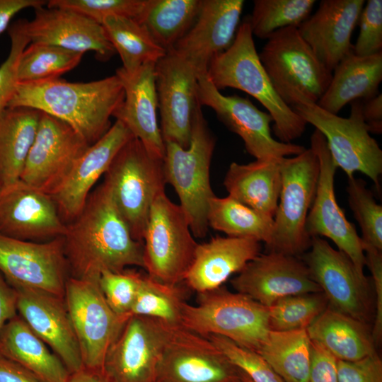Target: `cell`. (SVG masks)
Returning <instances> with one entry per match:
<instances>
[{"instance_id":"17","label":"cell","mask_w":382,"mask_h":382,"mask_svg":"<svg viewBox=\"0 0 382 382\" xmlns=\"http://www.w3.org/2000/svg\"><path fill=\"white\" fill-rule=\"evenodd\" d=\"M154 382H241L233 366L207 337L175 327L163 350Z\"/></svg>"},{"instance_id":"35","label":"cell","mask_w":382,"mask_h":382,"mask_svg":"<svg viewBox=\"0 0 382 382\" xmlns=\"http://www.w3.org/2000/svg\"><path fill=\"white\" fill-rule=\"evenodd\" d=\"M102 26L110 42L122 62V68L133 73L146 63H156L167 53L137 20L109 16Z\"/></svg>"},{"instance_id":"10","label":"cell","mask_w":382,"mask_h":382,"mask_svg":"<svg viewBox=\"0 0 382 382\" xmlns=\"http://www.w3.org/2000/svg\"><path fill=\"white\" fill-rule=\"evenodd\" d=\"M180 205L160 194L153 202L143 237L144 269L160 283L176 286L194 258L198 243Z\"/></svg>"},{"instance_id":"44","label":"cell","mask_w":382,"mask_h":382,"mask_svg":"<svg viewBox=\"0 0 382 382\" xmlns=\"http://www.w3.org/2000/svg\"><path fill=\"white\" fill-rule=\"evenodd\" d=\"M226 359L253 382H284L255 351L216 335L207 336Z\"/></svg>"},{"instance_id":"47","label":"cell","mask_w":382,"mask_h":382,"mask_svg":"<svg viewBox=\"0 0 382 382\" xmlns=\"http://www.w3.org/2000/svg\"><path fill=\"white\" fill-rule=\"evenodd\" d=\"M357 25L359 33L354 54L361 57L382 52V1L369 0L364 4Z\"/></svg>"},{"instance_id":"15","label":"cell","mask_w":382,"mask_h":382,"mask_svg":"<svg viewBox=\"0 0 382 382\" xmlns=\"http://www.w3.org/2000/svg\"><path fill=\"white\" fill-rule=\"evenodd\" d=\"M304 255L312 279L325 296L328 306L366 323L371 313L370 287L349 257L320 237L311 238Z\"/></svg>"},{"instance_id":"3","label":"cell","mask_w":382,"mask_h":382,"mask_svg":"<svg viewBox=\"0 0 382 382\" xmlns=\"http://www.w3.org/2000/svg\"><path fill=\"white\" fill-rule=\"evenodd\" d=\"M207 75L219 91L236 88L258 100L272 116L279 141L291 143L306 130L307 123L274 90L260 60L248 18L239 25L229 48L211 60Z\"/></svg>"},{"instance_id":"22","label":"cell","mask_w":382,"mask_h":382,"mask_svg":"<svg viewBox=\"0 0 382 382\" xmlns=\"http://www.w3.org/2000/svg\"><path fill=\"white\" fill-rule=\"evenodd\" d=\"M132 137L129 130L116 120L103 137L76 159L64 180L51 195L64 221L69 223L81 213L93 187Z\"/></svg>"},{"instance_id":"50","label":"cell","mask_w":382,"mask_h":382,"mask_svg":"<svg viewBox=\"0 0 382 382\" xmlns=\"http://www.w3.org/2000/svg\"><path fill=\"white\" fill-rule=\"evenodd\" d=\"M308 382H338L337 359L312 342Z\"/></svg>"},{"instance_id":"27","label":"cell","mask_w":382,"mask_h":382,"mask_svg":"<svg viewBox=\"0 0 382 382\" xmlns=\"http://www.w3.org/2000/svg\"><path fill=\"white\" fill-rule=\"evenodd\" d=\"M156 63H146L133 73L122 67L116 70L125 96L114 113L153 156L163 159L165 143L158 125V98L155 81Z\"/></svg>"},{"instance_id":"26","label":"cell","mask_w":382,"mask_h":382,"mask_svg":"<svg viewBox=\"0 0 382 382\" xmlns=\"http://www.w3.org/2000/svg\"><path fill=\"white\" fill-rule=\"evenodd\" d=\"M364 0H323L317 11L297 27L320 62L331 72L352 50L351 38Z\"/></svg>"},{"instance_id":"54","label":"cell","mask_w":382,"mask_h":382,"mask_svg":"<svg viewBox=\"0 0 382 382\" xmlns=\"http://www.w3.org/2000/svg\"><path fill=\"white\" fill-rule=\"evenodd\" d=\"M0 382H40L18 363L0 354Z\"/></svg>"},{"instance_id":"41","label":"cell","mask_w":382,"mask_h":382,"mask_svg":"<svg viewBox=\"0 0 382 382\" xmlns=\"http://www.w3.org/2000/svg\"><path fill=\"white\" fill-rule=\"evenodd\" d=\"M328 305L323 292L282 298L268 307L270 329L279 331L306 329Z\"/></svg>"},{"instance_id":"24","label":"cell","mask_w":382,"mask_h":382,"mask_svg":"<svg viewBox=\"0 0 382 382\" xmlns=\"http://www.w3.org/2000/svg\"><path fill=\"white\" fill-rule=\"evenodd\" d=\"M243 5V0H202L195 23L171 51L198 74L207 72L211 60L232 45Z\"/></svg>"},{"instance_id":"2","label":"cell","mask_w":382,"mask_h":382,"mask_svg":"<svg viewBox=\"0 0 382 382\" xmlns=\"http://www.w3.org/2000/svg\"><path fill=\"white\" fill-rule=\"evenodd\" d=\"M125 96L115 74L90 82H69L59 78L18 83L8 108H29L69 125L89 145L110 128V117Z\"/></svg>"},{"instance_id":"43","label":"cell","mask_w":382,"mask_h":382,"mask_svg":"<svg viewBox=\"0 0 382 382\" xmlns=\"http://www.w3.org/2000/svg\"><path fill=\"white\" fill-rule=\"evenodd\" d=\"M148 0H50L47 7L77 12L102 25L109 16H123L139 21Z\"/></svg>"},{"instance_id":"5","label":"cell","mask_w":382,"mask_h":382,"mask_svg":"<svg viewBox=\"0 0 382 382\" xmlns=\"http://www.w3.org/2000/svg\"><path fill=\"white\" fill-rule=\"evenodd\" d=\"M196 305L185 302L181 326L207 337L220 335L257 352L268 332V308L222 286L197 295Z\"/></svg>"},{"instance_id":"11","label":"cell","mask_w":382,"mask_h":382,"mask_svg":"<svg viewBox=\"0 0 382 382\" xmlns=\"http://www.w3.org/2000/svg\"><path fill=\"white\" fill-rule=\"evenodd\" d=\"M64 301L83 367L103 372L106 354L129 318L120 316L110 308L99 280L69 277Z\"/></svg>"},{"instance_id":"57","label":"cell","mask_w":382,"mask_h":382,"mask_svg":"<svg viewBox=\"0 0 382 382\" xmlns=\"http://www.w3.org/2000/svg\"><path fill=\"white\" fill-rule=\"evenodd\" d=\"M1 189H2V186H1V182H0V192H1Z\"/></svg>"},{"instance_id":"28","label":"cell","mask_w":382,"mask_h":382,"mask_svg":"<svg viewBox=\"0 0 382 382\" xmlns=\"http://www.w3.org/2000/svg\"><path fill=\"white\" fill-rule=\"evenodd\" d=\"M260 242L244 238L216 236L198 243L183 282L203 293L216 289L260 253Z\"/></svg>"},{"instance_id":"13","label":"cell","mask_w":382,"mask_h":382,"mask_svg":"<svg viewBox=\"0 0 382 382\" xmlns=\"http://www.w3.org/2000/svg\"><path fill=\"white\" fill-rule=\"evenodd\" d=\"M0 272L13 288L33 289L64 298L69 272L64 237L41 242L0 233Z\"/></svg>"},{"instance_id":"32","label":"cell","mask_w":382,"mask_h":382,"mask_svg":"<svg viewBox=\"0 0 382 382\" xmlns=\"http://www.w3.org/2000/svg\"><path fill=\"white\" fill-rule=\"evenodd\" d=\"M306 331L312 342L337 360L357 361L376 352L366 323L337 311L328 305Z\"/></svg>"},{"instance_id":"51","label":"cell","mask_w":382,"mask_h":382,"mask_svg":"<svg viewBox=\"0 0 382 382\" xmlns=\"http://www.w3.org/2000/svg\"><path fill=\"white\" fill-rule=\"evenodd\" d=\"M17 292L0 272V332L4 325L18 315Z\"/></svg>"},{"instance_id":"14","label":"cell","mask_w":382,"mask_h":382,"mask_svg":"<svg viewBox=\"0 0 382 382\" xmlns=\"http://www.w3.org/2000/svg\"><path fill=\"white\" fill-rule=\"evenodd\" d=\"M175 327L156 318L131 316L106 354L103 373L111 382H154Z\"/></svg>"},{"instance_id":"48","label":"cell","mask_w":382,"mask_h":382,"mask_svg":"<svg viewBox=\"0 0 382 382\" xmlns=\"http://www.w3.org/2000/svg\"><path fill=\"white\" fill-rule=\"evenodd\" d=\"M338 382H382V361L376 352L357 361L337 359Z\"/></svg>"},{"instance_id":"53","label":"cell","mask_w":382,"mask_h":382,"mask_svg":"<svg viewBox=\"0 0 382 382\" xmlns=\"http://www.w3.org/2000/svg\"><path fill=\"white\" fill-rule=\"evenodd\" d=\"M362 113L369 132L380 134L382 132V94L362 100Z\"/></svg>"},{"instance_id":"39","label":"cell","mask_w":382,"mask_h":382,"mask_svg":"<svg viewBox=\"0 0 382 382\" xmlns=\"http://www.w3.org/2000/svg\"><path fill=\"white\" fill-rule=\"evenodd\" d=\"M315 0H255L248 17L253 35L267 40L275 31L297 28L310 16Z\"/></svg>"},{"instance_id":"20","label":"cell","mask_w":382,"mask_h":382,"mask_svg":"<svg viewBox=\"0 0 382 382\" xmlns=\"http://www.w3.org/2000/svg\"><path fill=\"white\" fill-rule=\"evenodd\" d=\"M231 284L236 292L267 308L286 296L322 292L299 257L274 251L260 253Z\"/></svg>"},{"instance_id":"29","label":"cell","mask_w":382,"mask_h":382,"mask_svg":"<svg viewBox=\"0 0 382 382\" xmlns=\"http://www.w3.org/2000/svg\"><path fill=\"white\" fill-rule=\"evenodd\" d=\"M282 158L231 163L224 180L228 196L274 219L282 187Z\"/></svg>"},{"instance_id":"16","label":"cell","mask_w":382,"mask_h":382,"mask_svg":"<svg viewBox=\"0 0 382 382\" xmlns=\"http://www.w3.org/2000/svg\"><path fill=\"white\" fill-rule=\"evenodd\" d=\"M310 141L320 170L315 198L306 219V231L311 238L325 236L330 239L349 257L358 272L365 276L366 258L361 237L336 200L334 182L337 168L324 136L318 130L313 131Z\"/></svg>"},{"instance_id":"56","label":"cell","mask_w":382,"mask_h":382,"mask_svg":"<svg viewBox=\"0 0 382 382\" xmlns=\"http://www.w3.org/2000/svg\"><path fill=\"white\" fill-rule=\"evenodd\" d=\"M240 371V370H239ZM241 372V382H253L244 373Z\"/></svg>"},{"instance_id":"45","label":"cell","mask_w":382,"mask_h":382,"mask_svg":"<svg viewBox=\"0 0 382 382\" xmlns=\"http://www.w3.org/2000/svg\"><path fill=\"white\" fill-rule=\"evenodd\" d=\"M143 273L125 269L120 272H103L99 285L110 308L118 316L129 318Z\"/></svg>"},{"instance_id":"40","label":"cell","mask_w":382,"mask_h":382,"mask_svg":"<svg viewBox=\"0 0 382 382\" xmlns=\"http://www.w3.org/2000/svg\"><path fill=\"white\" fill-rule=\"evenodd\" d=\"M180 284L170 286L143 274L131 316L156 318L172 326H181L185 301Z\"/></svg>"},{"instance_id":"8","label":"cell","mask_w":382,"mask_h":382,"mask_svg":"<svg viewBox=\"0 0 382 382\" xmlns=\"http://www.w3.org/2000/svg\"><path fill=\"white\" fill-rule=\"evenodd\" d=\"M319 161L310 147L281 159L282 187L267 252L299 257L311 246L306 229L319 176Z\"/></svg>"},{"instance_id":"49","label":"cell","mask_w":382,"mask_h":382,"mask_svg":"<svg viewBox=\"0 0 382 382\" xmlns=\"http://www.w3.org/2000/svg\"><path fill=\"white\" fill-rule=\"evenodd\" d=\"M362 246L366 265L368 266L372 275L375 293L376 313L371 335L376 346L382 336V250L364 243Z\"/></svg>"},{"instance_id":"9","label":"cell","mask_w":382,"mask_h":382,"mask_svg":"<svg viewBox=\"0 0 382 382\" xmlns=\"http://www.w3.org/2000/svg\"><path fill=\"white\" fill-rule=\"evenodd\" d=\"M362 105L361 100L351 102L348 117L326 111L316 103L300 102L291 108L324 136L337 168H340L348 178L354 176L357 171L361 172L378 187L382 150L365 124Z\"/></svg>"},{"instance_id":"31","label":"cell","mask_w":382,"mask_h":382,"mask_svg":"<svg viewBox=\"0 0 382 382\" xmlns=\"http://www.w3.org/2000/svg\"><path fill=\"white\" fill-rule=\"evenodd\" d=\"M0 354L22 366L40 382H66L70 374L18 314L0 332Z\"/></svg>"},{"instance_id":"38","label":"cell","mask_w":382,"mask_h":382,"mask_svg":"<svg viewBox=\"0 0 382 382\" xmlns=\"http://www.w3.org/2000/svg\"><path fill=\"white\" fill-rule=\"evenodd\" d=\"M83 54L58 46L31 43L23 50L18 64V83L58 79L75 68Z\"/></svg>"},{"instance_id":"12","label":"cell","mask_w":382,"mask_h":382,"mask_svg":"<svg viewBox=\"0 0 382 382\" xmlns=\"http://www.w3.org/2000/svg\"><path fill=\"white\" fill-rule=\"evenodd\" d=\"M197 98L199 105L211 108L218 119L243 141L248 154L257 160L296 156L304 146L284 143L272 136V116L259 110L248 98L224 96L209 79L207 72L198 74Z\"/></svg>"},{"instance_id":"7","label":"cell","mask_w":382,"mask_h":382,"mask_svg":"<svg viewBox=\"0 0 382 382\" xmlns=\"http://www.w3.org/2000/svg\"><path fill=\"white\" fill-rule=\"evenodd\" d=\"M258 55L274 90L290 108L300 102L317 103L331 81L332 72L296 27L273 33Z\"/></svg>"},{"instance_id":"4","label":"cell","mask_w":382,"mask_h":382,"mask_svg":"<svg viewBox=\"0 0 382 382\" xmlns=\"http://www.w3.org/2000/svg\"><path fill=\"white\" fill-rule=\"evenodd\" d=\"M216 139L209 128L202 107L197 106L192 122L189 146L165 143L163 158L166 183L175 190L194 236L204 238L209 231L210 199L215 195L209 170Z\"/></svg>"},{"instance_id":"21","label":"cell","mask_w":382,"mask_h":382,"mask_svg":"<svg viewBox=\"0 0 382 382\" xmlns=\"http://www.w3.org/2000/svg\"><path fill=\"white\" fill-rule=\"evenodd\" d=\"M66 224L53 198L21 180L0 192V233L30 241L64 236Z\"/></svg>"},{"instance_id":"6","label":"cell","mask_w":382,"mask_h":382,"mask_svg":"<svg viewBox=\"0 0 382 382\" xmlns=\"http://www.w3.org/2000/svg\"><path fill=\"white\" fill-rule=\"evenodd\" d=\"M104 175L103 182L133 238L143 243L151 207L165 192L163 159L153 156L132 137L118 151Z\"/></svg>"},{"instance_id":"1","label":"cell","mask_w":382,"mask_h":382,"mask_svg":"<svg viewBox=\"0 0 382 382\" xmlns=\"http://www.w3.org/2000/svg\"><path fill=\"white\" fill-rule=\"evenodd\" d=\"M63 237L69 277L99 280L105 271L144 268L143 243L133 238L104 182L90 193L81 213L66 223Z\"/></svg>"},{"instance_id":"33","label":"cell","mask_w":382,"mask_h":382,"mask_svg":"<svg viewBox=\"0 0 382 382\" xmlns=\"http://www.w3.org/2000/svg\"><path fill=\"white\" fill-rule=\"evenodd\" d=\"M41 112L7 108L0 114V182L2 187L18 180L34 141Z\"/></svg>"},{"instance_id":"52","label":"cell","mask_w":382,"mask_h":382,"mask_svg":"<svg viewBox=\"0 0 382 382\" xmlns=\"http://www.w3.org/2000/svg\"><path fill=\"white\" fill-rule=\"evenodd\" d=\"M44 0H0V35L9 26L11 19L21 11L43 6Z\"/></svg>"},{"instance_id":"18","label":"cell","mask_w":382,"mask_h":382,"mask_svg":"<svg viewBox=\"0 0 382 382\" xmlns=\"http://www.w3.org/2000/svg\"><path fill=\"white\" fill-rule=\"evenodd\" d=\"M197 77V70L174 52H168L156 63V89L164 143L189 146L193 115L199 104Z\"/></svg>"},{"instance_id":"46","label":"cell","mask_w":382,"mask_h":382,"mask_svg":"<svg viewBox=\"0 0 382 382\" xmlns=\"http://www.w3.org/2000/svg\"><path fill=\"white\" fill-rule=\"evenodd\" d=\"M11 47L8 57L0 65V114L6 110L18 84V69L21 56L30 43L25 33L23 20L8 27Z\"/></svg>"},{"instance_id":"25","label":"cell","mask_w":382,"mask_h":382,"mask_svg":"<svg viewBox=\"0 0 382 382\" xmlns=\"http://www.w3.org/2000/svg\"><path fill=\"white\" fill-rule=\"evenodd\" d=\"M34 10L32 21L23 20L30 43L55 45L82 54L92 51L102 61L115 54L103 27L94 21L64 8L43 6Z\"/></svg>"},{"instance_id":"55","label":"cell","mask_w":382,"mask_h":382,"mask_svg":"<svg viewBox=\"0 0 382 382\" xmlns=\"http://www.w3.org/2000/svg\"><path fill=\"white\" fill-rule=\"evenodd\" d=\"M66 382H111L102 371L82 367L71 373Z\"/></svg>"},{"instance_id":"36","label":"cell","mask_w":382,"mask_h":382,"mask_svg":"<svg viewBox=\"0 0 382 382\" xmlns=\"http://www.w3.org/2000/svg\"><path fill=\"white\" fill-rule=\"evenodd\" d=\"M201 4L202 0H148L138 21L168 52L192 28Z\"/></svg>"},{"instance_id":"23","label":"cell","mask_w":382,"mask_h":382,"mask_svg":"<svg viewBox=\"0 0 382 382\" xmlns=\"http://www.w3.org/2000/svg\"><path fill=\"white\" fill-rule=\"evenodd\" d=\"M14 289L18 314L31 330L52 349L70 374L83 367L64 298L33 289Z\"/></svg>"},{"instance_id":"34","label":"cell","mask_w":382,"mask_h":382,"mask_svg":"<svg viewBox=\"0 0 382 382\" xmlns=\"http://www.w3.org/2000/svg\"><path fill=\"white\" fill-rule=\"evenodd\" d=\"M257 352L284 382H308L311 341L306 329L270 330Z\"/></svg>"},{"instance_id":"19","label":"cell","mask_w":382,"mask_h":382,"mask_svg":"<svg viewBox=\"0 0 382 382\" xmlns=\"http://www.w3.org/2000/svg\"><path fill=\"white\" fill-rule=\"evenodd\" d=\"M88 146L69 125L41 112L20 180L51 195Z\"/></svg>"},{"instance_id":"37","label":"cell","mask_w":382,"mask_h":382,"mask_svg":"<svg viewBox=\"0 0 382 382\" xmlns=\"http://www.w3.org/2000/svg\"><path fill=\"white\" fill-rule=\"evenodd\" d=\"M207 220L209 227L227 236L251 238L264 242L271 241L274 219L253 209L228 195H214L209 201Z\"/></svg>"},{"instance_id":"30","label":"cell","mask_w":382,"mask_h":382,"mask_svg":"<svg viewBox=\"0 0 382 382\" xmlns=\"http://www.w3.org/2000/svg\"><path fill=\"white\" fill-rule=\"evenodd\" d=\"M332 72L326 91L316 104L337 115L347 103L366 100L378 93L382 81V52L361 57L352 50Z\"/></svg>"},{"instance_id":"42","label":"cell","mask_w":382,"mask_h":382,"mask_svg":"<svg viewBox=\"0 0 382 382\" xmlns=\"http://www.w3.org/2000/svg\"><path fill=\"white\" fill-rule=\"evenodd\" d=\"M347 192L350 209L362 233V243L382 250V206L361 179L348 178Z\"/></svg>"}]
</instances>
